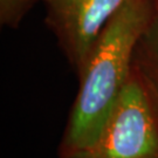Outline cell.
I'll return each instance as SVG.
<instances>
[{"label":"cell","instance_id":"6da1fadb","mask_svg":"<svg viewBox=\"0 0 158 158\" xmlns=\"http://www.w3.org/2000/svg\"><path fill=\"white\" fill-rule=\"evenodd\" d=\"M155 0H130L102 29L79 74V90L60 144V157L87 147L100 132L129 79L137 44Z\"/></svg>","mask_w":158,"mask_h":158},{"label":"cell","instance_id":"7a4b0ae2","mask_svg":"<svg viewBox=\"0 0 158 158\" xmlns=\"http://www.w3.org/2000/svg\"><path fill=\"white\" fill-rule=\"evenodd\" d=\"M60 158H158V94L135 63L95 139Z\"/></svg>","mask_w":158,"mask_h":158},{"label":"cell","instance_id":"5b68a950","mask_svg":"<svg viewBox=\"0 0 158 158\" xmlns=\"http://www.w3.org/2000/svg\"><path fill=\"white\" fill-rule=\"evenodd\" d=\"M35 0H0V20L2 25L17 27Z\"/></svg>","mask_w":158,"mask_h":158},{"label":"cell","instance_id":"3957f363","mask_svg":"<svg viewBox=\"0 0 158 158\" xmlns=\"http://www.w3.org/2000/svg\"><path fill=\"white\" fill-rule=\"evenodd\" d=\"M47 23L76 73L102 29L130 0H45Z\"/></svg>","mask_w":158,"mask_h":158},{"label":"cell","instance_id":"277c9868","mask_svg":"<svg viewBox=\"0 0 158 158\" xmlns=\"http://www.w3.org/2000/svg\"><path fill=\"white\" fill-rule=\"evenodd\" d=\"M156 2V0H155ZM134 63L153 85L158 94V4L150 23L137 44Z\"/></svg>","mask_w":158,"mask_h":158},{"label":"cell","instance_id":"8992f818","mask_svg":"<svg viewBox=\"0 0 158 158\" xmlns=\"http://www.w3.org/2000/svg\"><path fill=\"white\" fill-rule=\"evenodd\" d=\"M156 2H157V4H158V0H156Z\"/></svg>","mask_w":158,"mask_h":158}]
</instances>
